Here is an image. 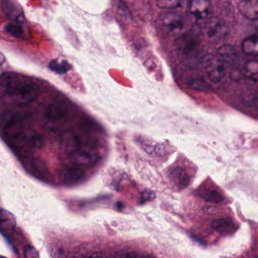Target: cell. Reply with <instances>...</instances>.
Masks as SVG:
<instances>
[{"label":"cell","mask_w":258,"mask_h":258,"mask_svg":"<svg viewBox=\"0 0 258 258\" xmlns=\"http://www.w3.org/2000/svg\"><path fill=\"white\" fill-rule=\"evenodd\" d=\"M6 30L8 33L14 36H18L21 37L24 35L22 26L21 25L20 22H15L12 21L10 24H8L6 27Z\"/></svg>","instance_id":"cell-17"},{"label":"cell","mask_w":258,"mask_h":258,"mask_svg":"<svg viewBox=\"0 0 258 258\" xmlns=\"http://www.w3.org/2000/svg\"><path fill=\"white\" fill-rule=\"evenodd\" d=\"M1 86L2 91H5L11 100L18 104L31 102L40 94V88L36 83L6 74L2 77Z\"/></svg>","instance_id":"cell-1"},{"label":"cell","mask_w":258,"mask_h":258,"mask_svg":"<svg viewBox=\"0 0 258 258\" xmlns=\"http://www.w3.org/2000/svg\"><path fill=\"white\" fill-rule=\"evenodd\" d=\"M84 258H104L101 254H98V253H95V254H92V255L89 256V257H86Z\"/></svg>","instance_id":"cell-24"},{"label":"cell","mask_w":258,"mask_h":258,"mask_svg":"<svg viewBox=\"0 0 258 258\" xmlns=\"http://www.w3.org/2000/svg\"><path fill=\"white\" fill-rule=\"evenodd\" d=\"M177 46L182 52L188 54L196 49L198 47V42H197L196 39H194L192 36L183 34L179 39Z\"/></svg>","instance_id":"cell-12"},{"label":"cell","mask_w":258,"mask_h":258,"mask_svg":"<svg viewBox=\"0 0 258 258\" xmlns=\"http://www.w3.org/2000/svg\"><path fill=\"white\" fill-rule=\"evenodd\" d=\"M48 68L56 74H65L71 69V65L67 60H53L48 63Z\"/></svg>","instance_id":"cell-15"},{"label":"cell","mask_w":258,"mask_h":258,"mask_svg":"<svg viewBox=\"0 0 258 258\" xmlns=\"http://www.w3.org/2000/svg\"><path fill=\"white\" fill-rule=\"evenodd\" d=\"M159 22L164 31L171 35L182 36L185 34L189 27L187 18L179 12H168L162 14Z\"/></svg>","instance_id":"cell-2"},{"label":"cell","mask_w":258,"mask_h":258,"mask_svg":"<svg viewBox=\"0 0 258 258\" xmlns=\"http://www.w3.org/2000/svg\"><path fill=\"white\" fill-rule=\"evenodd\" d=\"M256 258H258V256H257V257H256Z\"/></svg>","instance_id":"cell-26"},{"label":"cell","mask_w":258,"mask_h":258,"mask_svg":"<svg viewBox=\"0 0 258 258\" xmlns=\"http://www.w3.org/2000/svg\"><path fill=\"white\" fill-rule=\"evenodd\" d=\"M203 64L208 77L212 81L218 83L225 76V63L217 54H209L204 56Z\"/></svg>","instance_id":"cell-3"},{"label":"cell","mask_w":258,"mask_h":258,"mask_svg":"<svg viewBox=\"0 0 258 258\" xmlns=\"http://www.w3.org/2000/svg\"><path fill=\"white\" fill-rule=\"evenodd\" d=\"M242 75L251 81H258V61L249 60L244 64Z\"/></svg>","instance_id":"cell-14"},{"label":"cell","mask_w":258,"mask_h":258,"mask_svg":"<svg viewBox=\"0 0 258 258\" xmlns=\"http://www.w3.org/2000/svg\"><path fill=\"white\" fill-rule=\"evenodd\" d=\"M51 252L54 255V258H66L62 250L59 249V248H54V250Z\"/></svg>","instance_id":"cell-23"},{"label":"cell","mask_w":258,"mask_h":258,"mask_svg":"<svg viewBox=\"0 0 258 258\" xmlns=\"http://www.w3.org/2000/svg\"><path fill=\"white\" fill-rule=\"evenodd\" d=\"M31 167L32 169L38 174H44L45 172V166L39 161L33 160L31 163Z\"/></svg>","instance_id":"cell-21"},{"label":"cell","mask_w":258,"mask_h":258,"mask_svg":"<svg viewBox=\"0 0 258 258\" xmlns=\"http://www.w3.org/2000/svg\"><path fill=\"white\" fill-rule=\"evenodd\" d=\"M156 197L154 194L152 192H149V191H145L142 194V197H141V201L145 202L149 201V200H153Z\"/></svg>","instance_id":"cell-22"},{"label":"cell","mask_w":258,"mask_h":258,"mask_svg":"<svg viewBox=\"0 0 258 258\" xmlns=\"http://www.w3.org/2000/svg\"><path fill=\"white\" fill-rule=\"evenodd\" d=\"M240 13L247 19L255 21L258 18V0H236Z\"/></svg>","instance_id":"cell-8"},{"label":"cell","mask_w":258,"mask_h":258,"mask_svg":"<svg viewBox=\"0 0 258 258\" xmlns=\"http://www.w3.org/2000/svg\"><path fill=\"white\" fill-rule=\"evenodd\" d=\"M69 110L68 105L62 101H56L47 107L45 112V119L51 122H59L68 116Z\"/></svg>","instance_id":"cell-4"},{"label":"cell","mask_w":258,"mask_h":258,"mask_svg":"<svg viewBox=\"0 0 258 258\" xmlns=\"http://www.w3.org/2000/svg\"><path fill=\"white\" fill-rule=\"evenodd\" d=\"M84 176V171L77 165H67L60 171L61 180L67 183H77Z\"/></svg>","instance_id":"cell-7"},{"label":"cell","mask_w":258,"mask_h":258,"mask_svg":"<svg viewBox=\"0 0 258 258\" xmlns=\"http://www.w3.org/2000/svg\"><path fill=\"white\" fill-rule=\"evenodd\" d=\"M24 258H40L38 251L30 245L24 247Z\"/></svg>","instance_id":"cell-20"},{"label":"cell","mask_w":258,"mask_h":258,"mask_svg":"<svg viewBox=\"0 0 258 258\" xmlns=\"http://www.w3.org/2000/svg\"><path fill=\"white\" fill-rule=\"evenodd\" d=\"M212 227L221 235L232 234L237 228L233 221L227 218L214 220L212 223Z\"/></svg>","instance_id":"cell-9"},{"label":"cell","mask_w":258,"mask_h":258,"mask_svg":"<svg viewBox=\"0 0 258 258\" xmlns=\"http://www.w3.org/2000/svg\"><path fill=\"white\" fill-rule=\"evenodd\" d=\"M242 49L248 55L258 56V36L252 35L244 39Z\"/></svg>","instance_id":"cell-13"},{"label":"cell","mask_w":258,"mask_h":258,"mask_svg":"<svg viewBox=\"0 0 258 258\" xmlns=\"http://www.w3.org/2000/svg\"><path fill=\"white\" fill-rule=\"evenodd\" d=\"M182 0H156V4L164 10H172L180 6Z\"/></svg>","instance_id":"cell-18"},{"label":"cell","mask_w":258,"mask_h":258,"mask_svg":"<svg viewBox=\"0 0 258 258\" xmlns=\"http://www.w3.org/2000/svg\"><path fill=\"white\" fill-rule=\"evenodd\" d=\"M201 198L211 203H220L224 200V197L216 190H206L201 194Z\"/></svg>","instance_id":"cell-16"},{"label":"cell","mask_w":258,"mask_h":258,"mask_svg":"<svg viewBox=\"0 0 258 258\" xmlns=\"http://www.w3.org/2000/svg\"><path fill=\"white\" fill-rule=\"evenodd\" d=\"M216 54L225 64H233L237 58L236 48L229 44L221 45L217 51Z\"/></svg>","instance_id":"cell-11"},{"label":"cell","mask_w":258,"mask_h":258,"mask_svg":"<svg viewBox=\"0 0 258 258\" xmlns=\"http://www.w3.org/2000/svg\"><path fill=\"white\" fill-rule=\"evenodd\" d=\"M211 11V0H190L189 2V13L198 19L203 20L209 18Z\"/></svg>","instance_id":"cell-5"},{"label":"cell","mask_w":258,"mask_h":258,"mask_svg":"<svg viewBox=\"0 0 258 258\" xmlns=\"http://www.w3.org/2000/svg\"><path fill=\"white\" fill-rule=\"evenodd\" d=\"M74 159L80 162L83 163H89V162H92V159H94L95 156L91 154L90 153L85 151V150H79L76 152L74 155Z\"/></svg>","instance_id":"cell-19"},{"label":"cell","mask_w":258,"mask_h":258,"mask_svg":"<svg viewBox=\"0 0 258 258\" xmlns=\"http://www.w3.org/2000/svg\"><path fill=\"white\" fill-rule=\"evenodd\" d=\"M202 31L208 39L215 41L219 39L223 34L224 27L218 18H209L203 26Z\"/></svg>","instance_id":"cell-6"},{"label":"cell","mask_w":258,"mask_h":258,"mask_svg":"<svg viewBox=\"0 0 258 258\" xmlns=\"http://www.w3.org/2000/svg\"><path fill=\"white\" fill-rule=\"evenodd\" d=\"M169 177L171 181L180 189L186 188L190 181V177L182 168H174L170 171Z\"/></svg>","instance_id":"cell-10"},{"label":"cell","mask_w":258,"mask_h":258,"mask_svg":"<svg viewBox=\"0 0 258 258\" xmlns=\"http://www.w3.org/2000/svg\"><path fill=\"white\" fill-rule=\"evenodd\" d=\"M254 23H255L256 27L258 29V18L255 21H254Z\"/></svg>","instance_id":"cell-25"}]
</instances>
